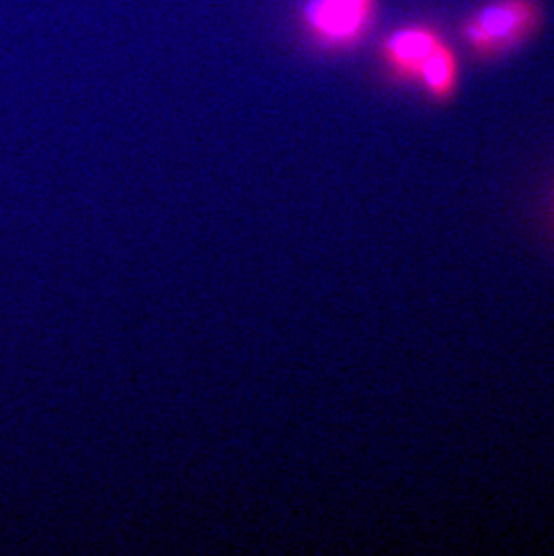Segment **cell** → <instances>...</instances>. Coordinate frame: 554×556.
Segmentation results:
<instances>
[{"mask_svg": "<svg viewBox=\"0 0 554 556\" xmlns=\"http://www.w3.org/2000/svg\"><path fill=\"white\" fill-rule=\"evenodd\" d=\"M382 56L396 78L418 81L425 92L449 103L459 89V59L441 33L432 26H405L389 35Z\"/></svg>", "mask_w": 554, "mask_h": 556, "instance_id": "6da1fadb", "label": "cell"}, {"mask_svg": "<svg viewBox=\"0 0 554 556\" xmlns=\"http://www.w3.org/2000/svg\"><path fill=\"white\" fill-rule=\"evenodd\" d=\"M542 24L540 0H490L463 18L459 33L474 56L495 60L537 37Z\"/></svg>", "mask_w": 554, "mask_h": 556, "instance_id": "7a4b0ae2", "label": "cell"}, {"mask_svg": "<svg viewBox=\"0 0 554 556\" xmlns=\"http://www.w3.org/2000/svg\"><path fill=\"white\" fill-rule=\"evenodd\" d=\"M377 11V0H312L304 18L323 40L353 43L364 37Z\"/></svg>", "mask_w": 554, "mask_h": 556, "instance_id": "3957f363", "label": "cell"}]
</instances>
